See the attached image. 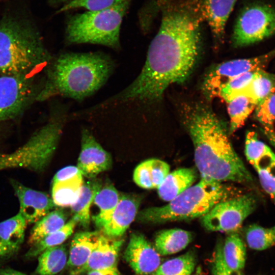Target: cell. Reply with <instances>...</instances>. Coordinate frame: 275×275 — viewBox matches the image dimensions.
<instances>
[{"mask_svg":"<svg viewBox=\"0 0 275 275\" xmlns=\"http://www.w3.org/2000/svg\"><path fill=\"white\" fill-rule=\"evenodd\" d=\"M203 20L197 0L168 5L139 75L121 91L95 105V108L100 111L130 102L154 101L170 86L183 82L199 56Z\"/></svg>","mask_w":275,"mask_h":275,"instance_id":"cell-1","label":"cell"},{"mask_svg":"<svg viewBox=\"0 0 275 275\" xmlns=\"http://www.w3.org/2000/svg\"><path fill=\"white\" fill-rule=\"evenodd\" d=\"M184 123L194 147L201 177L221 183H250L253 178L234 150L225 125L210 109L201 105L183 110Z\"/></svg>","mask_w":275,"mask_h":275,"instance_id":"cell-2","label":"cell"},{"mask_svg":"<svg viewBox=\"0 0 275 275\" xmlns=\"http://www.w3.org/2000/svg\"><path fill=\"white\" fill-rule=\"evenodd\" d=\"M47 78L37 99L61 96L82 101L106 82L115 68L114 60L99 51H64L48 64Z\"/></svg>","mask_w":275,"mask_h":275,"instance_id":"cell-3","label":"cell"},{"mask_svg":"<svg viewBox=\"0 0 275 275\" xmlns=\"http://www.w3.org/2000/svg\"><path fill=\"white\" fill-rule=\"evenodd\" d=\"M52 58L31 23L11 16L0 21L1 74L26 75Z\"/></svg>","mask_w":275,"mask_h":275,"instance_id":"cell-4","label":"cell"},{"mask_svg":"<svg viewBox=\"0 0 275 275\" xmlns=\"http://www.w3.org/2000/svg\"><path fill=\"white\" fill-rule=\"evenodd\" d=\"M231 191L222 183L201 178L166 205L144 209L136 218L142 223L157 224L201 217L218 203L231 198Z\"/></svg>","mask_w":275,"mask_h":275,"instance_id":"cell-5","label":"cell"},{"mask_svg":"<svg viewBox=\"0 0 275 275\" xmlns=\"http://www.w3.org/2000/svg\"><path fill=\"white\" fill-rule=\"evenodd\" d=\"M130 3L126 1L70 16L66 23L65 44H98L119 50L121 26Z\"/></svg>","mask_w":275,"mask_h":275,"instance_id":"cell-6","label":"cell"},{"mask_svg":"<svg viewBox=\"0 0 275 275\" xmlns=\"http://www.w3.org/2000/svg\"><path fill=\"white\" fill-rule=\"evenodd\" d=\"M68 107L62 106L46 125L33 133L15 151L0 154V171L22 168L40 172L49 164L68 117Z\"/></svg>","mask_w":275,"mask_h":275,"instance_id":"cell-7","label":"cell"},{"mask_svg":"<svg viewBox=\"0 0 275 275\" xmlns=\"http://www.w3.org/2000/svg\"><path fill=\"white\" fill-rule=\"evenodd\" d=\"M275 34V9L262 3L245 7L238 16L232 41L235 47L260 42Z\"/></svg>","mask_w":275,"mask_h":275,"instance_id":"cell-8","label":"cell"},{"mask_svg":"<svg viewBox=\"0 0 275 275\" xmlns=\"http://www.w3.org/2000/svg\"><path fill=\"white\" fill-rule=\"evenodd\" d=\"M257 200L252 194L231 198L214 205L201 221L211 231L234 232L256 208Z\"/></svg>","mask_w":275,"mask_h":275,"instance_id":"cell-9","label":"cell"},{"mask_svg":"<svg viewBox=\"0 0 275 275\" xmlns=\"http://www.w3.org/2000/svg\"><path fill=\"white\" fill-rule=\"evenodd\" d=\"M275 58V49L264 54L224 62L213 68L205 76L203 91L209 99L216 97L219 90L227 82L244 73L262 69Z\"/></svg>","mask_w":275,"mask_h":275,"instance_id":"cell-10","label":"cell"},{"mask_svg":"<svg viewBox=\"0 0 275 275\" xmlns=\"http://www.w3.org/2000/svg\"><path fill=\"white\" fill-rule=\"evenodd\" d=\"M34 95V88L26 75H4L0 77V121L20 115Z\"/></svg>","mask_w":275,"mask_h":275,"instance_id":"cell-11","label":"cell"},{"mask_svg":"<svg viewBox=\"0 0 275 275\" xmlns=\"http://www.w3.org/2000/svg\"><path fill=\"white\" fill-rule=\"evenodd\" d=\"M124 259L138 275H153L161 264L160 254L140 233L131 235Z\"/></svg>","mask_w":275,"mask_h":275,"instance_id":"cell-12","label":"cell"},{"mask_svg":"<svg viewBox=\"0 0 275 275\" xmlns=\"http://www.w3.org/2000/svg\"><path fill=\"white\" fill-rule=\"evenodd\" d=\"M81 145L77 167L83 176L94 178L111 168L112 165L111 155L87 129L82 130Z\"/></svg>","mask_w":275,"mask_h":275,"instance_id":"cell-13","label":"cell"},{"mask_svg":"<svg viewBox=\"0 0 275 275\" xmlns=\"http://www.w3.org/2000/svg\"><path fill=\"white\" fill-rule=\"evenodd\" d=\"M11 185L19 202V212L28 223H35L55 207L52 199L46 193L25 186L11 180Z\"/></svg>","mask_w":275,"mask_h":275,"instance_id":"cell-14","label":"cell"},{"mask_svg":"<svg viewBox=\"0 0 275 275\" xmlns=\"http://www.w3.org/2000/svg\"><path fill=\"white\" fill-rule=\"evenodd\" d=\"M141 201L138 196L120 194L116 208L101 229L102 233L112 238L122 236L136 217Z\"/></svg>","mask_w":275,"mask_h":275,"instance_id":"cell-15","label":"cell"},{"mask_svg":"<svg viewBox=\"0 0 275 275\" xmlns=\"http://www.w3.org/2000/svg\"><path fill=\"white\" fill-rule=\"evenodd\" d=\"M123 243V239L110 237L100 232L97 244L88 261L75 275L117 266L118 255Z\"/></svg>","mask_w":275,"mask_h":275,"instance_id":"cell-16","label":"cell"},{"mask_svg":"<svg viewBox=\"0 0 275 275\" xmlns=\"http://www.w3.org/2000/svg\"><path fill=\"white\" fill-rule=\"evenodd\" d=\"M237 0H197L203 19L213 35L221 39L224 35L227 20Z\"/></svg>","mask_w":275,"mask_h":275,"instance_id":"cell-17","label":"cell"},{"mask_svg":"<svg viewBox=\"0 0 275 275\" xmlns=\"http://www.w3.org/2000/svg\"><path fill=\"white\" fill-rule=\"evenodd\" d=\"M100 232H78L71 240L67 265L71 269L70 275H75L88 261L95 248Z\"/></svg>","mask_w":275,"mask_h":275,"instance_id":"cell-18","label":"cell"},{"mask_svg":"<svg viewBox=\"0 0 275 275\" xmlns=\"http://www.w3.org/2000/svg\"><path fill=\"white\" fill-rule=\"evenodd\" d=\"M170 169L164 161L156 158L147 159L134 169L133 180L142 188H157L170 173Z\"/></svg>","mask_w":275,"mask_h":275,"instance_id":"cell-19","label":"cell"},{"mask_svg":"<svg viewBox=\"0 0 275 275\" xmlns=\"http://www.w3.org/2000/svg\"><path fill=\"white\" fill-rule=\"evenodd\" d=\"M197 177L195 170L181 168L169 173L157 188L159 198L170 202L190 187Z\"/></svg>","mask_w":275,"mask_h":275,"instance_id":"cell-20","label":"cell"},{"mask_svg":"<svg viewBox=\"0 0 275 275\" xmlns=\"http://www.w3.org/2000/svg\"><path fill=\"white\" fill-rule=\"evenodd\" d=\"M120 194L109 183L99 186L95 193L93 203L99 208L98 213L92 216L95 225L99 229L103 227L111 217L119 202Z\"/></svg>","mask_w":275,"mask_h":275,"instance_id":"cell-21","label":"cell"},{"mask_svg":"<svg viewBox=\"0 0 275 275\" xmlns=\"http://www.w3.org/2000/svg\"><path fill=\"white\" fill-rule=\"evenodd\" d=\"M192 240L191 232L181 229H171L159 232L154 247L160 255H169L184 250Z\"/></svg>","mask_w":275,"mask_h":275,"instance_id":"cell-22","label":"cell"},{"mask_svg":"<svg viewBox=\"0 0 275 275\" xmlns=\"http://www.w3.org/2000/svg\"><path fill=\"white\" fill-rule=\"evenodd\" d=\"M67 251L63 244L50 247L38 256L34 275H56L67 264Z\"/></svg>","mask_w":275,"mask_h":275,"instance_id":"cell-23","label":"cell"},{"mask_svg":"<svg viewBox=\"0 0 275 275\" xmlns=\"http://www.w3.org/2000/svg\"><path fill=\"white\" fill-rule=\"evenodd\" d=\"M230 118L229 133H233L245 123L255 110L256 103L245 94L237 96L226 102Z\"/></svg>","mask_w":275,"mask_h":275,"instance_id":"cell-24","label":"cell"},{"mask_svg":"<svg viewBox=\"0 0 275 275\" xmlns=\"http://www.w3.org/2000/svg\"><path fill=\"white\" fill-rule=\"evenodd\" d=\"M28 222L22 214H17L0 223V240L16 252L23 243Z\"/></svg>","mask_w":275,"mask_h":275,"instance_id":"cell-25","label":"cell"},{"mask_svg":"<svg viewBox=\"0 0 275 275\" xmlns=\"http://www.w3.org/2000/svg\"><path fill=\"white\" fill-rule=\"evenodd\" d=\"M67 215L61 209L51 211L35 223L28 238L31 246L61 228L65 224Z\"/></svg>","mask_w":275,"mask_h":275,"instance_id":"cell-26","label":"cell"},{"mask_svg":"<svg viewBox=\"0 0 275 275\" xmlns=\"http://www.w3.org/2000/svg\"><path fill=\"white\" fill-rule=\"evenodd\" d=\"M99 183L94 180L84 182L78 198L70 206L73 217L85 228L90 225V208Z\"/></svg>","mask_w":275,"mask_h":275,"instance_id":"cell-27","label":"cell"},{"mask_svg":"<svg viewBox=\"0 0 275 275\" xmlns=\"http://www.w3.org/2000/svg\"><path fill=\"white\" fill-rule=\"evenodd\" d=\"M84 182L83 176H79L52 183L51 199L55 206L70 207L78 198Z\"/></svg>","mask_w":275,"mask_h":275,"instance_id":"cell-28","label":"cell"},{"mask_svg":"<svg viewBox=\"0 0 275 275\" xmlns=\"http://www.w3.org/2000/svg\"><path fill=\"white\" fill-rule=\"evenodd\" d=\"M222 255L225 264L230 269L240 271L246 259V248L239 235L232 232L228 235L222 245Z\"/></svg>","mask_w":275,"mask_h":275,"instance_id":"cell-29","label":"cell"},{"mask_svg":"<svg viewBox=\"0 0 275 275\" xmlns=\"http://www.w3.org/2000/svg\"><path fill=\"white\" fill-rule=\"evenodd\" d=\"M77 223V221L72 217L61 228L31 245L25 256L29 259L35 258L49 248L62 244L71 235Z\"/></svg>","mask_w":275,"mask_h":275,"instance_id":"cell-30","label":"cell"},{"mask_svg":"<svg viewBox=\"0 0 275 275\" xmlns=\"http://www.w3.org/2000/svg\"><path fill=\"white\" fill-rule=\"evenodd\" d=\"M245 140V155L254 168L275 157V153L269 146L259 139L257 133L255 131H248Z\"/></svg>","mask_w":275,"mask_h":275,"instance_id":"cell-31","label":"cell"},{"mask_svg":"<svg viewBox=\"0 0 275 275\" xmlns=\"http://www.w3.org/2000/svg\"><path fill=\"white\" fill-rule=\"evenodd\" d=\"M275 92V74L263 69L256 71L245 94L257 104L262 100Z\"/></svg>","mask_w":275,"mask_h":275,"instance_id":"cell-32","label":"cell"},{"mask_svg":"<svg viewBox=\"0 0 275 275\" xmlns=\"http://www.w3.org/2000/svg\"><path fill=\"white\" fill-rule=\"evenodd\" d=\"M195 265L194 255L188 252L161 264L153 275H192Z\"/></svg>","mask_w":275,"mask_h":275,"instance_id":"cell-33","label":"cell"},{"mask_svg":"<svg viewBox=\"0 0 275 275\" xmlns=\"http://www.w3.org/2000/svg\"><path fill=\"white\" fill-rule=\"evenodd\" d=\"M245 238L249 247L255 250L263 251L275 245V236L271 228L252 225L246 230Z\"/></svg>","mask_w":275,"mask_h":275,"instance_id":"cell-34","label":"cell"},{"mask_svg":"<svg viewBox=\"0 0 275 275\" xmlns=\"http://www.w3.org/2000/svg\"><path fill=\"white\" fill-rule=\"evenodd\" d=\"M256 71L244 73L229 81L219 90L216 97L226 102L237 96L246 94Z\"/></svg>","mask_w":275,"mask_h":275,"instance_id":"cell-35","label":"cell"},{"mask_svg":"<svg viewBox=\"0 0 275 275\" xmlns=\"http://www.w3.org/2000/svg\"><path fill=\"white\" fill-rule=\"evenodd\" d=\"M254 111L256 120L263 128L273 129L275 123V92L259 102Z\"/></svg>","mask_w":275,"mask_h":275,"instance_id":"cell-36","label":"cell"},{"mask_svg":"<svg viewBox=\"0 0 275 275\" xmlns=\"http://www.w3.org/2000/svg\"><path fill=\"white\" fill-rule=\"evenodd\" d=\"M261 185L275 204V158L255 168Z\"/></svg>","mask_w":275,"mask_h":275,"instance_id":"cell-37","label":"cell"},{"mask_svg":"<svg viewBox=\"0 0 275 275\" xmlns=\"http://www.w3.org/2000/svg\"><path fill=\"white\" fill-rule=\"evenodd\" d=\"M131 0H72L65 5L59 12L72 9L84 8L87 10H97L115 6Z\"/></svg>","mask_w":275,"mask_h":275,"instance_id":"cell-38","label":"cell"},{"mask_svg":"<svg viewBox=\"0 0 275 275\" xmlns=\"http://www.w3.org/2000/svg\"><path fill=\"white\" fill-rule=\"evenodd\" d=\"M212 275H241L240 271H233L226 265L222 255V244L217 245L211 262Z\"/></svg>","mask_w":275,"mask_h":275,"instance_id":"cell-39","label":"cell"},{"mask_svg":"<svg viewBox=\"0 0 275 275\" xmlns=\"http://www.w3.org/2000/svg\"><path fill=\"white\" fill-rule=\"evenodd\" d=\"M79 176H83L77 167L68 166L61 169L55 174L52 183L61 182Z\"/></svg>","mask_w":275,"mask_h":275,"instance_id":"cell-40","label":"cell"},{"mask_svg":"<svg viewBox=\"0 0 275 275\" xmlns=\"http://www.w3.org/2000/svg\"><path fill=\"white\" fill-rule=\"evenodd\" d=\"M87 275H120L117 266L103 269L91 270Z\"/></svg>","mask_w":275,"mask_h":275,"instance_id":"cell-41","label":"cell"},{"mask_svg":"<svg viewBox=\"0 0 275 275\" xmlns=\"http://www.w3.org/2000/svg\"><path fill=\"white\" fill-rule=\"evenodd\" d=\"M262 130L270 144L275 149V130L274 129L263 128Z\"/></svg>","mask_w":275,"mask_h":275,"instance_id":"cell-42","label":"cell"},{"mask_svg":"<svg viewBox=\"0 0 275 275\" xmlns=\"http://www.w3.org/2000/svg\"><path fill=\"white\" fill-rule=\"evenodd\" d=\"M0 275H27L10 268H0Z\"/></svg>","mask_w":275,"mask_h":275,"instance_id":"cell-43","label":"cell"},{"mask_svg":"<svg viewBox=\"0 0 275 275\" xmlns=\"http://www.w3.org/2000/svg\"><path fill=\"white\" fill-rule=\"evenodd\" d=\"M14 253V252L12 250L7 246L0 240V258L5 257Z\"/></svg>","mask_w":275,"mask_h":275,"instance_id":"cell-44","label":"cell"},{"mask_svg":"<svg viewBox=\"0 0 275 275\" xmlns=\"http://www.w3.org/2000/svg\"><path fill=\"white\" fill-rule=\"evenodd\" d=\"M271 230H272V231L274 234V235L275 236V226L273 227H271Z\"/></svg>","mask_w":275,"mask_h":275,"instance_id":"cell-45","label":"cell"},{"mask_svg":"<svg viewBox=\"0 0 275 275\" xmlns=\"http://www.w3.org/2000/svg\"><path fill=\"white\" fill-rule=\"evenodd\" d=\"M63 1H65V0H63Z\"/></svg>","mask_w":275,"mask_h":275,"instance_id":"cell-46","label":"cell"}]
</instances>
